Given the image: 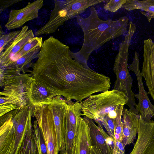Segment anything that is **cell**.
Listing matches in <instances>:
<instances>
[{
    "mask_svg": "<svg viewBox=\"0 0 154 154\" xmlns=\"http://www.w3.org/2000/svg\"><path fill=\"white\" fill-rule=\"evenodd\" d=\"M138 137L129 154H154V121H144L140 116Z\"/></svg>",
    "mask_w": 154,
    "mask_h": 154,
    "instance_id": "7c38bea8",
    "label": "cell"
},
{
    "mask_svg": "<svg viewBox=\"0 0 154 154\" xmlns=\"http://www.w3.org/2000/svg\"><path fill=\"white\" fill-rule=\"evenodd\" d=\"M33 129L32 126L28 130L26 138L18 154H38Z\"/></svg>",
    "mask_w": 154,
    "mask_h": 154,
    "instance_id": "603a6c76",
    "label": "cell"
},
{
    "mask_svg": "<svg viewBox=\"0 0 154 154\" xmlns=\"http://www.w3.org/2000/svg\"><path fill=\"white\" fill-rule=\"evenodd\" d=\"M41 48H37L20 57L17 60L6 68H9L15 73H20L21 72L26 73L25 70L27 66L31 67L32 61L37 58Z\"/></svg>",
    "mask_w": 154,
    "mask_h": 154,
    "instance_id": "ffe728a7",
    "label": "cell"
},
{
    "mask_svg": "<svg viewBox=\"0 0 154 154\" xmlns=\"http://www.w3.org/2000/svg\"><path fill=\"white\" fill-rule=\"evenodd\" d=\"M140 115L124 107L122 115L123 138L122 143L125 146L133 143L137 133Z\"/></svg>",
    "mask_w": 154,
    "mask_h": 154,
    "instance_id": "e0dca14e",
    "label": "cell"
},
{
    "mask_svg": "<svg viewBox=\"0 0 154 154\" xmlns=\"http://www.w3.org/2000/svg\"><path fill=\"white\" fill-rule=\"evenodd\" d=\"M43 42L42 37H35L30 40L22 50L14 57L12 60V63L22 56L37 48H41Z\"/></svg>",
    "mask_w": 154,
    "mask_h": 154,
    "instance_id": "cb8c5ba5",
    "label": "cell"
},
{
    "mask_svg": "<svg viewBox=\"0 0 154 154\" xmlns=\"http://www.w3.org/2000/svg\"><path fill=\"white\" fill-rule=\"evenodd\" d=\"M91 154H98L95 147L93 146L91 148Z\"/></svg>",
    "mask_w": 154,
    "mask_h": 154,
    "instance_id": "836d02e7",
    "label": "cell"
},
{
    "mask_svg": "<svg viewBox=\"0 0 154 154\" xmlns=\"http://www.w3.org/2000/svg\"><path fill=\"white\" fill-rule=\"evenodd\" d=\"M115 119L107 117L103 119L100 122L106 130L108 134L115 141Z\"/></svg>",
    "mask_w": 154,
    "mask_h": 154,
    "instance_id": "83f0119b",
    "label": "cell"
},
{
    "mask_svg": "<svg viewBox=\"0 0 154 154\" xmlns=\"http://www.w3.org/2000/svg\"><path fill=\"white\" fill-rule=\"evenodd\" d=\"M18 106L13 104H5L0 105V117L16 109H18Z\"/></svg>",
    "mask_w": 154,
    "mask_h": 154,
    "instance_id": "4dcf8cb0",
    "label": "cell"
},
{
    "mask_svg": "<svg viewBox=\"0 0 154 154\" xmlns=\"http://www.w3.org/2000/svg\"><path fill=\"white\" fill-rule=\"evenodd\" d=\"M124 106H121L117 111V117L115 120V139L122 142L123 133L122 115Z\"/></svg>",
    "mask_w": 154,
    "mask_h": 154,
    "instance_id": "484cf974",
    "label": "cell"
},
{
    "mask_svg": "<svg viewBox=\"0 0 154 154\" xmlns=\"http://www.w3.org/2000/svg\"><path fill=\"white\" fill-rule=\"evenodd\" d=\"M122 8L129 11L136 9L145 11L142 13L146 17L149 22L154 18V0H127Z\"/></svg>",
    "mask_w": 154,
    "mask_h": 154,
    "instance_id": "d6986e66",
    "label": "cell"
},
{
    "mask_svg": "<svg viewBox=\"0 0 154 154\" xmlns=\"http://www.w3.org/2000/svg\"><path fill=\"white\" fill-rule=\"evenodd\" d=\"M43 3V0H37L28 3L21 8L12 9L9 12L5 27L8 30H13L21 27L26 22L37 18Z\"/></svg>",
    "mask_w": 154,
    "mask_h": 154,
    "instance_id": "8fae6325",
    "label": "cell"
},
{
    "mask_svg": "<svg viewBox=\"0 0 154 154\" xmlns=\"http://www.w3.org/2000/svg\"><path fill=\"white\" fill-rule=\"evenodd\" d=\"M0 105L8 104L16 105L18 106L19 109L25 106L17 100L5 96L0 97Z\"/></svg>",
    "mask_w": 154,
    "mask_h": 154,
    "instance_id": "f546056e",
    "label": "cell"
},
{
    "mask_svg": "<svg viewBox=\"0 0 154 154\" xmlns=\"http://www.w3.org/2000/svg\"><path fill=\"white\" fill-rule=\"evenodd\" d=\"M89 128L92 146L98 154H113L114 141L104 130L101 123L84 116Z\"/></svg>",
    "mask_w": 154,
    "mask_h": 154,
    "instance_id": "4fadbf2b",
    "label": "cell"
},
{
    "mask_svg": "<svg viewBox=\"0 0 154 154\" xmlns=\"http://www.w3.org/2000/svg\"><path fill=\"white\" fill-rule=\"evenodd\" d=\"M76 21L82 29L84 39L81 49L76 52L70 51L71 56L86 67H88V61L92 52L112 39L125 34L127 32L129 19L121 17L114 20L108 19L103 20L100 19L97 10L90 8L89 16L84 18L79 15Z\"/></svg>",
    "mask_w": 154,
    "mask_h": 154,
    "instance_id": "7a4b0ae2",
    "label": "cell"
},
{
    "mask_svg": "<svg viewBox=\"0 0 154 154\" xmlns=\"http://www.w3.org/2000/svg\"><path fill=\"white\" fill-rule=\"evenodd\" d=\"M33 107L29 104L0 117V154H18L32 122Z\"/></svg>",
    "mask_w": 154,
    "mask_h": 154,
    "instance_id": "3957f363",
    "label": "cell"
},
{
    "mask_svg": "<svg viewBox=\"0 0 154 154\" xmlns=\"http://www.w3.org/2000/svg\"><path fill=\"white\" fill-rule=\"evenodd\" d=\"M32 117L35 118L41 130L48 154H58L54 122L48 103L34 107Z\"/></svg>",
    "mask_w": 154,
    "mask_h": 154,
    "instance_id": "52a82bcc",
    "label": "cell"
},
{
    "mask_svg": "<svg viewBox=\"0 0 154 154\" xmlns=\"http://www.w3.org/2000/svg\"><path fill=\"white\" fill-rule=\"evenodd\" d=\"M54 8L48 22L35 32L36 36L49 34L67 20L77 17L89 7L104 2V0H54Z\"/></svg>",
    "mask_w": 154,
    "mask_h": 154,
    "instance_id": "8992f818",
    "label": "cell"
},
{
    "mask_svg": "<svg viewBox=\"0 0 154 154\" xmlns=\"http://www.w3.org/2000/svg\"><path fill=\"white\" fill-rule=\"evenodd\" d=\"M113 154H125V147L122 142L117 140L115 141Z\"/></svg>",
    "mask_w": 154,
    "mask_h": 154,
    "instance_id": "d6a6232c",
    "label": "cell"
},
{
    "mask_svg": "<svg viewBox=\"0 0 154 154\" xmlns=\"http://www.w3.org/2000/svg\"><path fill=\"white\" fill-rule=\"evenodd\" d=\"M4 75V74H3ZM0 95L18 100L24 106L28 104L27 91L34 79L31 73H22L11 75H4Z\"/></svg>",
    "mask_w": 154,
    "mask_h": 154,
    "instance_id": "ba28073f",
    "label": "cell"
},
{
    "mask_svg": "<svg viewBox=\"0 0 154 154\" xmlns=\"http://www.w3.org/2000/svg\"><path fill=\"white\" fill-rule=\"evenodd\" d=\"M70 51L64 44L52 72L57 93L66 101L80 102L94 93L109 91L110 78L84 66L72 57Z\"/></svg>",
    "mask_w": 154,
    "mask_h": 154,
    "instance_id": "6da1fadb",
    "label": "cell"
},
{
    "mask_svg": "<svg viewBox=\"0 0 154 154\" xmlns=\"http://www.w3.org/2000/svg\"><path fill=\"white\" fill-rule=\"evenodd\" d=\"M58 95L56 92L34 79L28 89L27 94L28 104L33 107L48 103Z\"/></svg>",
    "mask_w": 154,
    "mask_h": 154,
    "instance_id": "2e32d148",
    "label": "cell"
},
{
    "mask_svg": "<svg viewBox=\"0 0 154 154\" xmlns=\"http://www.w3.org/2000/svg\"><path fill=\"white\" fill-rule=\"evenodd\" d=\"M143 65L141 74L145 81L148 94L154 102V42L150 38L143 43Z\"/></svg>",
    "mask_w": 154,
    "mask_h": 154,
    "instance_id": "9a60e30c",
    "label": "cell"
},
{
    "mask_svg": "<svg viewBox=\"0 0 154 154\" xmlns=\"http://www.w3.org/2000/svg\"><path fill=\"white\" fill-rule=\"evenodd\" d=\"M53 118L58 151L65 147L66 122L69 106L66 100L58 95L48 103Z\"/></svg>",
    "mask_w": 154,
    "mask_h": 154,
    "instance_id": "30bf717a",
    "label": "cell"
},
{
    "mask_svg": "<svg viewBox=\"0 0 154 154\" xmlns=\"http://www.w3.org/2000/svg\"><path fill=\"white\" fill-rule=\"evenodd\" d=\"M22 0H1L0 2V13L15 3L22 1Z\"/></svg>",
    "mask_w": 154,
    "mask_h": 154,
    "instance_id": "1f68e13d",
    "label": "cell"
},
{
    "mask_svg": "<svg viewBox=\"0 0 154 154\" xmlns=\"http://www.w3.org/2000/svg\"><path fill=\"white\" fill-rule=\"evenodd\" d=\"M34 37L32 30L29 29L26 25L23 26L15 38L0 54V68H6L10 65L14 57Z\"/></svg>",
    "mask_w": 154,
    "mask_h": 154,
    "instance_id": "5bb4252c",
    "label": "cell"
},
{
    "mask_svg": "<svg viewBox=\"0 0 154 154\" xmlns=\"http://www.w3.org/2000/svg\"><path fill=\"white\" fill-rule=\"evenodd\" d=\"M60 154H67L66 150L65 147L62 149L60 151Z\"/></svg>",
    "mask_w": 154,
    "mask_h": 154,
    "instance_id": "e575fe53",
    "label": "cell"
},
{
    "mask_svg": "<svg viewBox=\"0 0 154 154\" xmlns=\"http://www.w3.org/2000/svg\"><path fill=\"white\" fill-rule=\"evenodd\" d=\"M77 128L70 124L66 116V122L65 145L67 154H72L75 145Z\"/></svg>",
    "mask_w": 154,
    "mask_h": 154,
    "instance_id": "44dd1931",
    "label": "cell"
},
{
    "mask_svg": "<svg viewBox=\"0 0 154 154\" xmlns=\"http://www.w3.org/2000/svg\"><path fill=\"white\" fill-rule=\"evenodd\" d=\"M92 146L89 127L84 117H80L78 126L72 154H91Z\"/></svg>",
    "mask_w": 154,
    "mask_h": 154,
    "instance_id": "ac0fdd59",
    "label": "cell"
},
{
    "mask_svg": "<svg viewBox=\"0 0 154 154\" xmlns=\"http://www.w3.org/2000/svg\"><path fill=\"white\" fill-rule=\"evenodd\" d=\"M20 30L13 31L0 36V54L6 47L15 38L20 32Z\"/></svg>",
    "mask_w": 154,
    "mask_h": 154,
    "instance_id": "4316f807",
    "label": "cell"
},
{
    "mask_svg": "<svg viewBox=\"0 0 154 154\" xmlns=\"http://www.w3.org/2000/svg\"><path fill=\"white\" fill-rule=\"evenodd\" d=\"M136 30V26L130 24L124 40L119 44V52L115 58L113 69L116 76L113 89L124 93L128 99L126 105L129 107V109L139 115V113L135 108L137 104L135 98V94L132 90L133 79L128 68V49Z\"/></svg>",
    "mask_w": 154,
    "mask_h": 154,
    "instance_id": "5b68a950",
    "label": "cell"
},
{
    "mask_svg": "<svg viewBox=\"0 0 154 154\" xmlns=\"http://www.w3.org/2000/svg\"><path fill=\"white\" fill-rule=\"evenodd\" d=\"M33 127V137L36 146L38 154H48L46 146L36 120L34 121Z\"/></svg>",
    "mask_w": 154,
    "mask_h": 154,
    "instance_id": "d4e9b609",
    "label": "cell"
},
{
    "mask_svg": "<svg viewBox=\"0 0 154 154\" xmlns=\"http://www.w3.org/2000/svg\"><path fill=\"white\" fill-rule=\"evenodd\" d=\"M67 102L69 108L66 118L72 126L77 129L79 119L82 116L80 102H73L72 100Z\"/></svg>",
    "mask_w": 154,
    "mask_h": 154,
    "instance_id": "7402d4cb",
    "label": "cell"
},
{
    "mask_svg": "<svg viewBox=\"0 0 154 154\" xmlns=\"http://www.w3.org/2000/svg\"><path fill=\"white\" fill-rule=\"evenodd\" d=\"M139 60V54L135 51L133 61L128 68L135 74L138 82L139 92L135 94V97L138 99V103L136 109L144 121L149 122L151 120V118L154 117V105L151 102L148 96V93L144 88Z\"/></svg>",
    "mask_w": 154,
    "mask_h": 154,
    "instance_id": "9c48e42d",
    "label": "cell"
},
{
    "mask_svg": "<svg viewBox=\"0 0 154 154\" xmlns=\"http://www.w3.org/2000/svg\"><path fill=\"white\" fill-rule=\"evenodd\" d=\"M128 98L123 93L113 89L91 95L80 102L82 116L100 122L105 118L115 119L121 106L126 105Z\"/></svg>",
    "mask_w": 154,
    "mask_h": 154,
    "instance_id": "277c9868",
    "label": "cell"
},
{
    "mask_svg": "<svg viewBox=\"0 0 154 154\" xmlns=\"http://www.w3.org/2000/svg\"><path fill=\"white\" fill-rule=\"evenodd\" d=\"M127 0H107L104 7L106 11L114 13L116 12L126 2Z\"/></svg>",
    "mask_w": 154,
    "mask_h": 154,
    "instance_id": "f1b7e54d",
    "label": "cell"
}]
</instances>
